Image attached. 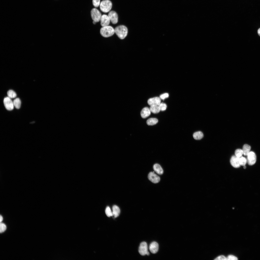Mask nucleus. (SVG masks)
Returning <instances> with one entry per match:
<instances>
[{
    "mask_svg": "<svg viewBox=\"0 0 260 260\" xmlns=\"http://www.w3.org/2000/svg\"><path fill=\"white\" fill-rule=\"evenodd\" d=\"M114 30L115 33L121 39H124L127 35L128 30L127 28L124 25L118 26L115 28Z\"/></svg>",
    "mask_w": 260,
    "mask_h": 260,
    "instance_id": "nucleus-1",
    "label": "nucleus"
},
{
    "mask_svg": "<svg viewBox=\"0 0 260 260\" xmlns=\"http://www.w3.org/2000/svg\"><path fill=\"white\" fill-rule=\"evenodd\" d=\"M100 33L103 37H108L112 36L115 33L114 29L109 26L102 27L100 29Z\"/></svg>",
    "mask_w": 260,
    "mask_h": 260,
    "instance_id": "nucleus-2",
    "label": "nucleus"
},
{
    "mask_svg": "<svg viewBox=\"0 0 260 260\" xmlns=\"http://www.w3.org/2000/svg\"><path fill=\"white\" fill-rule=\"evenodd\" d=\"M112 3L109 0H104L102 1L99 5L100 10L104 13H107L111 9L112 7Z\"/></svg>",
    "mask_w": 260,
    "mask_h": 260,
    "instance_id": "nucleus-3",
    "label": "nucleus"
},
{
    "mask_svg": "<svg viewBox=\"0 0 260 260\" xmlns=\"http://www.w3.org/2000/svg\"><path fill=\"white\" fill-rule=\"evenodd\" d=\"M91 15L93 21L97 23L100 21L102 16L101 14L97 9L94 8L92 9L91 11Z\"/></svg>",
    "mask_w": 260,
    "mask_h": 260,
    "instance_id": "nucleus-4",
    "label": "nucleus"
},
{
    "mask_svg": "<svg viewBox=\"0 0 260 260\" xmlns=\"http://www.w3.org/2000/svg\"><path fill=\"white\" fill-rule=\"evenodd\" d=\"M3 102L7 110H11L13 109L14 106L13 101L10 98L8 97L5 98L4 99Z\"/></svg>",
    "mask_w": 260,
    "mask_h": 260,
    "instance_id": "nucleus-5",
    "label": "nucleus"
},
{
    "mask_svg": "<svg viewBox=\"0 0 260 260\" xmlns=\"http://www.w3.org/2000/svg\"><path fill=\"white\" fill-rule=\"evenodd\" d=\"M247 162L250 165L254 164L256 161V156L255 153L253 151H250L247 155Z\"/></svg>",
    "mask_w": 260,
    "mask_h": 260,
    "instance_id": "nucleus-6",
    "label": "nucleus"
},
{
    "mask_svg": "<svg viewBox=\"0 0 260 260\" xmlns=\"http://www.w3.org/2000/svg\"><path fill=\"white\" fill-rule=\"evenodd\" d=\"M138 252L140 255L144 256L146 254L148 251V246L145 242H141L139 247Z\"/></svg>",
    "mask_w": 260,
    "mask_h": 260,
    "instance_id": "nucleus-7",
    "label": "nucleus"
},
{
    "mask_svg": "<svg viewBox=\"0 0 260 260\" xmlns=\"http://www.w3.org/2000/svg\"><path fill=\"white\" fill-rule=\"evenodd\" d=\"M108 16L112 24H115L117 23L118 21V16L116 12L113 11H111L109 12Z\"/></svg>",
    "mask_w": 260,
    "mask_h": 260,
    "instance_id": "nucleus-8",
    "label": "nucleus"
},
{
    "mask_svg": "<svg viewBox=\"0 0 260 260\" xmlns=\"http://www.w3.org/2000/svg\"><path fill=\"white\" fill-rule=\"evenodd\" d=\"M148 177L150 181L154 183L158 182L160 180V177L153 172H151L149 173Z\"/></svg>",
    "mask_w": 260,
    "mask_h": 260,
    "instance_id": "nucleus-9",
    "label": "nucleus"
},
{
    "mask_svg": "<svg viewBox=\"0 0 260 260\" xmlns=\"http://www.w3.org/2000/svg\"><path fill=\"white\" fill-rule=\"evenodd\" d=\"M100 21L102 27L109 26L110 21L108 16L105 14L102 15Z\"/></svg>",
    "mask_w": 260,
    "mask_h": 260,
    "instance_id": "nucleus-10",
    "label": "nucleus"
},
{
    "mask_svg": "<svg viewBox=\"0 0 260 260\" xmlns=\"http://www.w3.org/2000/svg\"><path fill=\"white\" fill-rule=\"evenodd\" d=\"M161 99L159 97H156L149 99L148 100V104L150 106L158 105L161 103Z\"/></svg>",
    "mask_w": 260,
    "mask_h": 260,
    "instance_id": "nucleus-11",
    "label": "nucleus"
},
{
    "mask_svg": "<svg viewBox=\"0 0 260 260\" xmlns=\"http://www.w3.org/2000/svg\"><path fill=\"white\" fill-rule=\"evenodd\" d=\"M239 158L235 155L233 156L230 160L231 165L235 168H238L240 166L239 163Z\"/></svg>",
    "mask_w": 260,
    "mask_h": 260,
    "instance_id": "nucleus-12",
    "label": "nucleus"
},
{
    "mask_svg": "<svg viewBox=\"0 0 260 260\" xmlns=\"http://www.w3.org/2000/svg\"><path fill=\"white\" fill-rule=\"evenodd\" d=\"M150 252L153 254L156 253L158 251L159 245L158 243L155 241H153L150 245L149 247Z\"/></svg>",
    "mask_w": 260,
    "mask_h": 260,
    "instance_id": "nucleus-13",
    "label": "nucleus"
},
{
    "mask_svg": "<svg viewBox=\"0 0 260 260\" xmlns=\"http://www.w3.org/2000/svg\"><path fill=\"white\" fill-rule=\"evenodd\" d=\"M151 112L149 108L148 107H145L143 108L141 111V117L143 118H146L150 115Z\"/></svg>",
    "mask_w": 260,
    "mask_h": 260,
    "instance_id": "nucleus-14",
    "label": "nucleus"
},
{
    "mask_svg": "<svg viewBox=\"0 0 260 260\" xmlns=\"http://www.w3.org/2000/svg\"><path fill=\"white\" fill-rule=\"evenodd\" d=\"M154 171L157 174L161 175L163 173V170L161 166L158 164H155L153 166Z\"/></svg>",
    "mask_w": 260,
    "mask_h": 260,
    "instance_id": "nucleus-15",
    "label": "nucleus"
},
{
    "mask_svg": "<svg viewBox=\"0 0 260 260\" xmlns=\"http://www.w3.org/2000/svg\"><path fill=\"white\" fill-rule=\"evenodd\" d=\"M112 213L114 217L116 218L118 216L120 212V210L119 208L116 205H114L112 207Z\"/></svg>",
    "mask_w": 260,
    "mask_h": 260,
    "instance_id": "nucleus-16",
    "label": "nucleus"
},
{
    "mask_svg": "<svg viewBox=\"0 0 260 260\" xmlns=\"http://www.w3.org/2000/svg\"><path fill=\"white\" fill-rule=\"evenodd\" d=\"M251 146L247 144H245L243 147L242 150L243 154L244 156H247L250 152Z\"/></svg>",
    "mask_w": 260,
    "mask_h": 260,
    "instance_id": "nucleus-17",
    "label": "nucleus"
},
{
    "mask_svg": "<svg viewBox=\"0 0 260 260\" xmlns=\"http://www.w3.org/2000/svg\"><path fill=\"white\" fill-rule=\"evenodd\" d=\"M149 108L151 112L154 114L158 113L160 111L158 105H151Z\"/></svg>",
    "mask_w": 260,
    "mask_h": 260,
    "instance_id": "nucleus-18",
    "label": "nucleus"
},
{
    "mask_svg": "<svg viewBox=\"0 0 260 260\" xmlns=\"http://www.w3.org/2000/svg\"><path fill=\"white\" fill-rule=\"evenodd\" d=\"M193 136L195 139L199 140L203 138V135L202 132L198 131L194 133L193 134Z\"/></svg>",
    "mask_w": 260,
    "mask_h": 260,
    "instance_id": "nucleus-19",
    "label": "nucleus"
},
{
    "mask_svg": "<svg viewBox=\"0 0 260 260\" xmlns=\"http://www.w3.org/2000/svg\"><path fill=\"white\" fill-rule=\"evenodd\" d=\"M158 120L156 118H151L148 119L147 121V124L149 125H152L156 124Z\"/></svg>",
    "mask_w": 260,
    "mask_h": 260,
    "instance_id": "nucleus-20",
    "label": "nucleus"
},
{
    "mask_svg": "<svg viewBox=\"0 0 260 260\" xmlns=\"http://www.w3.org/2000/svg\"><path fill=\"white\" fill-rule=\"evenodd\" d=\"M14 106L17 109H19L20 107L21 102L19 98L15 99L13 101Z\"/></svg>",
    "mask_w": 260,
    "mask_h": 260,
    "instance_id": "nucleus-21",
    "label": "nucleus"
},
{
    "mask_svg": "<svg viewBox=\"0 0 260 260\" xmlns=\"http://www.w3.org/2000/svg\"><path fill=\"white\" fill-rule=\"evenodd\" d=\"M7 95L8 97L11 98H15L16 96V93L12 90H10L8 91Z\"/></svg>",
    "mask_w": 260,
    "mask_h": 260,
    "instance_id": "nucleus-22",
    "label": "nucleus"
},
{
    "mask_svg": "<svg viewBox=\"0 0 260 260\" xmlns=\"http://www.w3.org/2000/svg\"><path fill=\"white\" fill-rule=\"evenodd\" d=\"M235 155L237 157L240 158L242 156L243 154V152L242 150L238 149L236 150L235 152Z\"/></svg>",
    "mask_w": 260,
    "mask_h": 260,
    "instance_id": "nucleus-23",
    "label": "nucleus"
},
{
    "mask_svg": "<svg viewBox=\"0 0 260 260\" xmlns=\"http://www.w3.org/2000/svg\"><path fill=\"white\" fill-rule=\"evenodd\" d=\"M247 162V160L245 158L241 156L239 158V163L240 165H245Z\"/></svg>",
    "mask_w": 260,
    "mask_h": 260,
    "instance_id": "nucleus-24",
    "label": "nucleus"
},
{
    "mask_svg": "<svg viewBox=\"0 0 260 260\" xmlns=\"http://www.w3.org/2000/svg\"><path fill=\"white\" fill-rule=\"evenodd\" d=\"M105 213L106 215L108 217H110L113 215V214L110 208L107 207L105 210Z\"/></svg>",
    "mask_w": 260,
    "mask_h": 260,
    "instance_id": "nucleus-25",
    "label": "nucleus"
},
{
    "mask_svg": "<svg viewBox=\"0 0 260 260\" xmlns=\"http://www.w3.org/2000/svg\"><path fill=\"white\" fill-rule=\"evenodd\" d=\"M6 229V227L5 224L0 222V232L2 233L4 232Z\"/></svg>",
    "mask_w": 260,
    "mask_h": 260,
    "instance_id": "nucleus-26",
    "label": "nucleus"
},
{
    "mask_svg": "<svg viewBox=\"0 0 260 260\" xmlns=\"http://www.w3.org/2000/svg\"><path fill=\"white\" fill-rule=\"evenodd\" d=\"M160 110L163 111L165 110L167 108L166 104L163 103H161L158 105Z\"/></svg>",
    "mask_w": 260,
    "mask_h": 260,
    "instance_id": "nucleus-27",
    "label": "nucleus"
},
{
    "mask_svg": "<svg viewBox=\"0 0 260 260\" xmlns=\"http://www.w3.org/2000/svg\"><path fill=\"white\" fill-rule=\"evenodd\" d=\"M100 0H92V3L95 7H98L100 5Z\"/></svg>",
    "mask_w": 260,
    "mask_h": 260,
    "instance_id": "nucleus-28",
    "label": "nucleus"
},
{
    "mask_svg": "<svg viewBox=\"0 0 260 260\" xmlns=\"http://www.w3.org/2000/svg\"><path fill=\"white\" fill-rule=\"evenodd\" d=\"M169 97V94L168 93H165L160 95L159 98L163 100H164L165 99L168 98Z\"/></svg>",
    "mask_w": 260,
    "mask_h": 260,
    "instance_id": "nucleus-29",
    "label": "nucleus"
},
{
    "mask_svg": "<svg viewBox=\"0 0 260 260\" xmlns=\"http://www.w3.org/2000/svg\"><path fill=\"white\" fill-rule=\"evenodd\" d=\"M238 259L237 257L232 255H229L226 258V260H237Z\"/></svg>",
    "mask_w": 260,
    "mask_h": 260,
    "instance_id": "nucleus-30",
    "label": "nucleus"
},
{
    "mask_svg": "<svg viewBox=\"0 0 260 260\" xmlns=\"http://www.w3.org/2000/svg\"><path fill=\"white\" fill-rule=\"evenodd\" d=\"M214 260H226V258L224 256L222 255L219 256L215 258Z\"/></svg>",
    "mask_w": 260,
    "mask_h": 260,
    "instance_id": "nucleus-31",
    "label": "nucleus"
},
{
    "mask_svg": "<svg viewBox=\"0 0 260 260\" xmlns=\"http://www.w3.org/2000/svg\"><path fill=\"white\" fill-rule=\"evenodd\" d=\"M0 222H1L3 220V218L2 216L1 215H0Z\"/></svg>",
    "mask_w": 260,
    "mask_h": 260,
    "instance_id": "nucleus-32",
    "label": "nucleus"
},
{
    "mask_svg": "<svg viewBox=\"0 0 260 260\" xmlns=\"http://www.w3.org/2000/svg\"><path fill=\"white\" fill-rule=\"evenodd\" d=\"M258 33L259 35L260 36V28L258 30Z\"/></svg>",
    "mask_w": 260,
    "mask_h": 260,
    "instance_id": "nucleus-33",
    "label": "nucleus"
},
{
    "mask_svg": "<svg viewBox=\"0 0 260 260\" xmlns=\"http://www.w3.org/2000/svg\"><path fill=\"white\" fill-rule=\"evenodd\" d=\"M149 254H150V253H149V252L148 251L147 252V253L146 255H149Z\"/></svg>",
    "mask_w": 260,
    "mask_h": 260,
    "instance_id": "nucleus-34",
    "label": "nucleus"
},
{
    "mask_svg": "<svg viewBox=\"0 0 260 260\" xmlns=\"http://www.w3.org/2000/svg\"><path fill=\"white\" fill-rule=\"evenodd\" d=\"M96 22H95L94 21H93V23L94 24H96Z\"/></svg>",
    "mask_w": 260,
    "mask_h": 260,
    "instance_id": "nucleus-35",
    "label": "nucleus"
},
{
    "mask_svg": "<svg viewBox=\"0 0 260 260\" xmlns=\"http://www.w3.org/2000/svg\"><path fill=\"white\" fill-rule=\"evenodd\" d=\"M244 169H245V168H246V166H245H245H244Z\"/></svg>",
    "mask_w": 260,
    "mask_h": 260,
    "instance_id": "nucleus-36",
    "label": "nucleus"
}]
</instances>
